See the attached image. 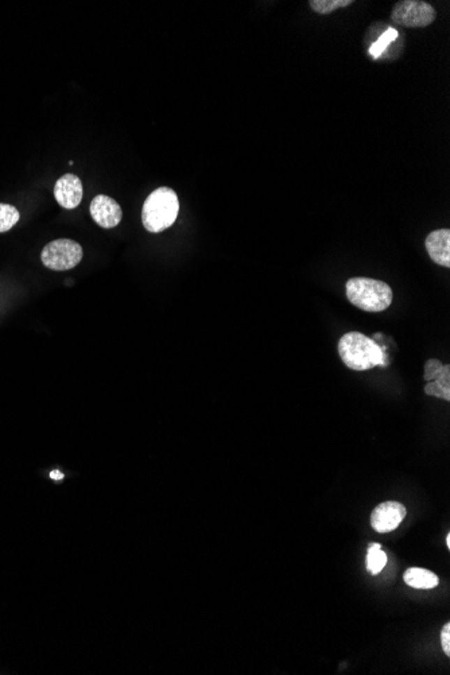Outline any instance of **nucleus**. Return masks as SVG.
<instances>
[{
  "instance_id": "9b49d317",
  "label": "nucleus",
  "mask_w": 450,
  "mask_h": 675,
  "mask_svg": "<svg viewBox=\"0 0 450 675\" xmlns=\"http://www.w3.org/2000/svg\"><path fill=\"white\" fill-rule=\"evenodd\" d=\"M387 563V554L382 550L379 543H371L367 553V570L376 576L379 574Z\"/></svg>"
},
{
  "instance_id": "6ab92c4d",
  "label": "nucleus",
  "mask_w": 450,
  "mask_h": 675,
  "mask_svg": "<svg viewBox=\"0 0 450 675\" xmlns=\"http://www.w3.org/2000/svg\"><path fill=\"white\" fill-rule=\"evenodd\" d=\"M50 476H52L53 479H56V480H61V479H63V475H61L59 470H54V472H52V475H50Z\"/></svg>"
},
{
  "instance_id": "f8f14e48",
  "label": "nucleus",
  "mask_w": 450,
  "mask_h": 675,
  "mask_svg": "<svg viewBox=\"0 0 450 675\" xmlns=\"http://www.w3.org/2000/svg\"><path fill=\"white\" fill-rule=\"evenodd\" d=\"M309 4L314 13L327 15L338 8H345L351 6L353 4V0H310Z\"/></svg>"
},
{
  "instance_id": "2eb2a0df",
  "label": "nucleus",
  "mask_w": 450,
  "mask_h": 675,
  "mask_svg": "<svg viewBox=\"0 0 450 675\" xmlns=\"http://www.w3.org/2000/svg\"><path fill=\"white\" fill-rule=\"evenodd\" d=\"M442 366H444V364L440 360H437V359L428 360V363L425 366V375H423L425 380L426 382H433L438 376V373L441 372Z\"/></svg>"
},
{
  "instance_id": "dca6fc26",
  "label": "nucleus",
  "mask_w": 450,
  "mask_h": 675,
  "mask_svg": "<svg viewBox=\"0 0 450 675\" xmlns=\"http://www.w3.org/2000/svg\"><path fill=\"white\" fill-rule=\"evenodd\" d=\"M395 37H396V31H393V30H390L389 33H386V34L382 37V39L379 40V43H375V45L372 46V54H373L375 57H376V56H379V54H380V52L384 49V46H386V45H387L390 40H392V39L395 38Z\"/></svg>"
},
{
  "instance_id": "423d86ee",
  "label": "nucleus",
  "mask_w": 450,
  "mask_h": 675,
  "mask_svg": "<svg viewBox=\"0 0 450 675\" xmlns=\"http://www.w3.org/2000/svg\"><path fill=\"white\" fill-rule=\"evenodd\" d=\"M406 514V507L402 503H382L372 511V528L380 534L391 533L403 521Z\"/></svg>"
},
{
  "instance_id": "a211bd4d",
  "label": "nucleus",
  "mask_w": 450,
  "mask_h": 675,
  "mask_svg": "<svg viewBox=\"0 0 450 675\" xmlns=\"http://www.w3.org/2000/svg\"><path fill=\"white\" fill-rule=\"evenodd\" d=\"M438 385L441 386L447 387V388H450V366L449 364H445L442 366L441 372L438 373V376L434 379Z\"/></svg>"
},
{
  "instance_id": "f257e3e1",
  "label": "nucleus",
  "mask_w": 450,
  "mask_h": 675,
  "mask_svg": "<svg viewBox=\"0 0 450 675\" xmlns=\"http://www.w3.org/2000/svg\"><path fill=\"white\" fill-rule=\"evenodd\" d=\"M338 355L343 363L353 371H367L375 366H387L384 348L359 332H350L338 341Z\"/></svg>"
},
{
  "instance_id": "7ed1b4c3",
  "label": "nucleus",
  "mask_w": 450,
  "mask_h": 675,
  "mask_svg": "<svg viewBox=\"0 0 450 675\" xmlns=\"http://www.w3.org/2000/svg\"><path fill=\"white\" fill-rule=\"evenodd\" d=\"M345 291L353 306L370 313L383 311L391 305V288L377 279L351 278L345 285Z\"/></svg>"
},
{
  "instance_id": "20e7f679",
  "label": "nucleus",
  "mask_w": 450,
  "mask_h": 675,
  "mask_svg": "<svg viewBox=\"0 0 450 675\" xmlns=\"http://www.w3.org/2000/svg\"><path fill=\"white\" fill-rule=\"evenodd\" d=\"M82 247L77 242L69 239H59L50 242L42 252L40 259L43 266L54 271H66L76 267L82 259Z\"/></svg>"
},
{
  "instance_id": "1a4fd4ad",
  "label": "nucleus",
  "mask_w": 450,
  "mask_h": 675,
  "mask_svg": "<svg viewBox=\"0 0 450 675\" xmlns=\"http://www.w3.org/2000/svg\"><path fill=\"white\" fill-rule=\"evenodd\" d=\"M426 251L431 260L442 267H450V231L437 230L428 235L425 240Z\"/></svg>"
},
{
  "instance_id": "f3484780",
  "label": "nucleus",
  "mask_w": 450,
  "mask_h": 675,
  "mask_svg": "<svg viewBox=\"0 0 450 675\" xmlns=\"http://www.w3.org/2000/svg\"><path fill=\"white\" fill-rule=\"evenodd\" d=\"M441 646L445 655L450 656V624L447 623L441 630Z\"/></svg>"
},
{
  "instance_id": "6e6552de",
  "label": "nucleus",
  "mask_w": 450,
  "mask_h": 675,
  "mask_svg": "<svg viewBox=\"0 0 450 675\" xmlns=\"http://www.w3.org/2000/svg\"><path fill=\"white\" fill-rule=\"evenodd\" d=\"M82 182L75 174H65L54 185V197L59 205L65 209L77 208L82 200Z\"/></svg>"
},
{
  "instance_id": "39448f33",
  "label": "nucleus",
  "mask_w": 450,
  "mask_h": 675,
  "mask_svg": "<svg viewBox=\"0 0 450 675\" xmlns=\"http://www.w3.org/2000/svg\"><path fill=\"white\" fill-rule=\"evenodd\" d=\"M437 17L434 7L422 0H402L392 8L391 20L405 27H426Z\"/></svg>"
},
{
  "instance_id": "4468645a",
  "label": "nucleus",
  "mask_w": 450,
  "mask_h": 675,
  "mask_svg": "<svg viewBox=\"0 0 450 675\" xmlns=\"http://www.w3.org/2000/svg\"><path fill=\"white\" fill-rule=\"evenodd\" d=\"M425 392H426V395L441 398V399H445L448 402L450 401V388L438 385L435 380L428 382V385L425 386Z\"/></svg>"
},
{
  "instance_id": "ddd939ff",
  "label": "nucleus",
  "mask_w": 450,
  "mask_h": 675,
  "mask_svg": "<svg viewBox=\"0 0 450 675\" xmlns=\"http://www.w3.org/2000/svg\"><path fill=\"white\" fill-rule=\"evenodd\" d=\"M20 211L8 204H0V232L10 231L20 221Z\"/></svg>"
},
{
  "instance_id": "9d476101",
  "label": "nucleus",
  "mask_w": 450,
  "mask_h": 675,
  "mask_svg": "<svg viewBox=\"0 0 450 675\" xmlns=\"http://www.w3.org/2000/svg\"><path fill=\"white\" fill-rule=\"evenodd\" d=\"M403 579L406 585L414 589H433L438 585V577L426 569L410 568L405 572Z\"/></svg>"
},
{
  "instance_id": "aec40b11",
  "label": "nucleus",
  "mask_w": 450,
  "mask_h": 675,
  "mask_svg": "<svg viewBox=\"0 0 450 675\" xmlns=\"http://www.w3.org/2000/svg\"><path fill=\"white\" fill-rule=\"evenodd\" d=\"M447 546H448V547H450V534H448V535H447Z\"/></svg>"
},
{
  "instance_id": "f03ea898",
  "label": "nucleus",
  "mask_w": 450,
  "mask_h": 675,
  "mask_svg": "<svg viewBox=\"0 0 450 675\" xmlns=\"http://www.w3.org/2000/svg\"><path fill=\"white\" fill-rule=\"evenodd\" d=\"M179 201L176 192L162 186L150 194L142 209V223L149 232L158 233L170 228L176 223Z\"/></svg>"
},
{
  "instance_id": "0eeeda50",
  "label": "nucleus",
  "mask_w": 450,
  "mask_h": 675,
  "mask_svg": "<svg viewBox=\"0 0 450 675\" xmlns=\"http://www.w3.org/2000/svg\"><path fill=\"white\" fill-rule=\"evenodd\" d=\"M91 216L101 228L111 230L119 225L123 213L120 205L114 198L98 194L91 202Z\"/></svg>"
}]
</instances>
